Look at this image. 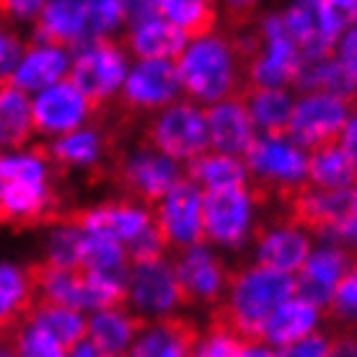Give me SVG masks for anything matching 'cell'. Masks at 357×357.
I'll list each match as a JSON object with an SVG mask.
<instances>
[{
  "label": "cell",
  "mask_w": 357,
  "mask_h": 357,
  "mask_svg": "<svg viewBox=\"0 0 357 357\" xmlns=\"http://www.w3.org/2000/svg\"><path fill=\"white\" fill-rule=\"evenodd\" d=\"M127 293H130V308L148 319L181 305L174 264L166 261V257L135 261L130 280H127Z\"/></svg>",
  "instance_id": "obj_13"
},
{
  "label": "cell",
  "mask_w": 357,
  "mask_h": 357,
  "mask_svg": "<svg viewBox=\"0 0 357 357\" xmlns=\"http://www.w3.org/2000/svg\"><path fill=\"white\" fill-rule=\"evenodd\" d=\"M334 57L340 60V65L344 68L352 83L357 86V24L344 31L340 36V42H337V50H334Z\"/></svg>",
  "instance_id": "obj_38"
},
{
  "label": "cell",
  "mask_w": 357,
  "mask_h": 357,
  "mask_svg": "<svg viewBox=\"0 0 357 357\" xmlns=\"http://www.w3.org/2000/svg\"><path fill=\"white\" fill-rule=\"evenodd\" d=\"M140 145L169 155L174 161L184 163L210 148V135L202 109L189 101H174L145 125Z\"/></svg>",
  "instance_id": "obj_5"
},
{
  "label": "cell",
  "mask_w": 357,
  "mask_h": 357,
  "mask_svg": "<svg viewBox=\"0 0 357 357\" xmlns=\"http://www.w3.org/2000/svg\"><path fill=\"white\" fill-rule=\"evenodd\" d=\"M305 174L308 184L319 189H352L357 184V163L340 143L311 151Z\"/></svg>",
  "instance_id": "obj_27"
},
{
  "label": "cell",
  "mask_w": 357,
  "mask_h": 357,
  "mask_svg": "<svg viewBox=\"0 0 357 357\" xmlns=\"http://www.w3.org/2000/svg\"><path fill=\"white\" fill-rule=\"evenodd\" d=\"M207 122L210 145L220 153H231L241 158L251 140L257 137V127L251 122L249 107L238 93L228 96L223 101H213L207 109H202Z\"/></svg>",
  "instance_id": "obj_17"
},
{
  "label": "cell",
  "mask_w": 357,
  "mask_h": 357,
  "mask_svg": "<svg viewBox=\"0 0 357 357\" xmlns=\"http://www.w3.org/2000/svg\"><path fill=\"white\" fill-rule=\"evenodd\" d=\"M127 16H130V24L135 21H143V18L158 16V8H161V0H125Z\"/></svg>",
  "instance_id": "obj_41"
},
{
  "label": "cell",
  "mask_w": 357,
  "mask_h": 357,
  "mask_svg": "<svg viewBox=\"0 0 357 357\" xmlns=\"http://www.w3.org/2000/svg\"><path fill=\"white\" fill-rule=\"evenodd\" d=\"M238 96L246 101L251 122L261 135L269 137H287L293 98L285 89H267V86H243Z\"/></svg>",
  "instance_id": "obj_24"
},
{
  "label": "cell",
  "mask_w": 357,
  "mask_h": 357,
  "mask_svg": "<svg viewBox=\"0 0 357 357\" xmlns=\"http://www.w3.org/2000/svg\"><path fill=\"white\" fill-rule=\"evenodd\" d=\"M0 189H3V178H0ZM0 225H3V215H0Z\"/></svg>",
  "instance_id": "obj_44"
},
{
  "label": "cell",
  "mask_w": 357,
  "mask_h": 357,
  "mask_svg": "<svg viewBox=\"0 0 357 357\" xmlns=\"http://www.w3.org/2000/svg\"><path fill=\"white\" fill-rule=\"evenodd\" d=\"M218 3L220 0H161L158 16L169 18L189 42L213 34L218 26Z\"/></svg>",
  "instance_id": "obj_28"
},
{
  "label": "cell",
  "mask_w": 357,
  "mask_h": 357,
  "mask_svg": "<svg viewBox=\"0 0 357 357\" xmlns=\"http://www.w3.org/2000/svg\"><path fill=\"white\" fill-rule=\"evenodd\" d=\"M181 176H184V169L178 166V161L153 151L148 145H137V151L122 148L109 161L104 171V184H112L119 197H125L135 205L153 210Z\"/></svg>",
  "instance_id": "obj_3"
},
{
  "label": "cell",
  "mask_w": 357,
  "mask_h": 357,
  "mask_svg": "<svg viewBox=\"0 0 357 357\" xmlns=\"http://www.w3.org/2000/svg\"><path fill=\"white\" fill-rule=\"evenodd\" d=\"M13 355H42V357H57V355H68L65 347L54 340L52 334L36 324L34 319L24 326V331L18 334L16 344H13Z\"/></svg>",
  "instance_id": "obj_35"
},
{
  "label": "cell",
  "mask_w": 357,
  "mask_h": 357,
  "mask_svg": "<svg viewBox=\"0 0 357 357\" xmlns=\"http://www.w3.org/2000/svg\"><path fill=\"white\" fill-rule=\"evenodd\" d=\"M148 316L132 308H104L89 319V342L96 355H127L135 337L148 326Z\"/></svg>",
  "instance_id": "obj_20"
},
{
  "label": "cell",
  "mask_w": 357,
  "mask_h": 357,
  "mask_svg": "<svg viewBox=\"0 0 357 357\" xmlns=\"http://www.w3.org/2000/svg\"><path fill=\"white\" fill-rule=\"evenodd\" d=\"M52 233L47 238L45 259L57 264V267H81L83 243L86 233L73 225H50Z\"/></svg>",
  "instance_id": "obj_34"
},
{
  "label": "cell",
  "mask_w": 357,
  "mask_h": 357,
  "mask_svg": "<svg viewBox=\"0 0 357 357\" xmlns=\"http://www.w3.org/2000/svg\"><path fill=\"white\" fill-rule=\"evenodd\" d=\"M249 187L202 189V225L205 238L220 246H241L251 233Z\"/></svg>",
  "instance_id": "obj_10"
},
{
  "label": "cell",
  "mask_w": 357,
  "mask_h": 357,
  "mask_svg": "<svg viewBox=\"0 0 357 357\" xmlns=\"http://www.w3.org/2000/svg\"><path fill=\"white\" fill-rule=\"evenodd\" d=\"M31 319L36 324H42L54 340L63 344L68 355H73V349L78 347L89 334V321L81 316V308H70V305L63 303L36 301Z\"/></svg>",
  "instance_id": "obj_30"
},
{
  "label": "cell",
  "mask_w": 357,
  "mask_h": 357,
  "mask_svg": "<svg viewBox=\"0 0 357 357\" xmlns=\"http://www.w3.org/2000/svg\"><path fill=\"white\" fill-rule=\"evenodd\" d=\"M83 29H86V0H47L45 8L34 18L31 42L75 50L83 45Z\"/></svg>",
  "instance_id": "obj_19"
},
{
  "label": "cell",
  "mask_w": 357,
  "mask_h": 357,
  "mask_svg": "<svg viewBox=\"0 0 357 357\" xmlns=\"http://www.w3.org/2000/svg\"><path fill=\"white\" fill-rule=\"evenodd\" d=\"M349 114H352L349 104L337 93L305 91V96L293 104L287 140H293L308 153L326 145H337Z\"/></svg>",
  "instance_id": "obj_7"
},
{
  "label": "cell",
  "mask_w": 357,
  "mask_h": 357,
  "mask_svg": "<svg viewBox=\"0 0 357 357\" xmlns=\"http://www.w3.org/2000/svg\"><path fill=\"white\" fill-rule=\"evenodd\" d=\"M184 176L192 178L202 189H223V187H249L246 166L238 155L231 153H199L195 158L184 161Z\"/></svg>",
  "instance_id": "obj_26"
},
{
  "label": "cell",
  "mask_w": 357,
  "mask_h": 357,
  "mask_svg": "<svg viewBox=\"0 0 357 357\" xmlns=\"http://www.w3.org/2000/svg\"><path fill=\"white\" fill-rule=\"evenodd\" d=\"M47 0H0V21H34Z\"/></svg>",
  "instance_id": "obj_40"
},
{
  "label": "cell",
  "mask_w": 357,
  "mask_h": 357,
  "mask_svg": "<svg viewBox=\"0 0 357 357\" xmlns=\"http://www.w3.org/2000/svg\"><path fill=\"white\" fill-rule=\"evenodd\" d=\"M340 241L349 243V246H357V202H355V210H352V215H349V220L344 223V228L340 231Z\"/></svg>",
  "instance_id": "obj_43"
},
{
  "label": "cell",
  "mask_w": 357,
  "mask_h": 357,
  "mask_svg": "<svg viewBox=\"0 0 357 357\" xmlns=\"http://www.w3.org/2000/svg\"><path fill=\"white\" fill-rule=\"evenodd\" d=\"M36 295L26 267L0 261V352L13 355L18 334L34 316Z\"/></svg>",
  "instance_id": "obj_15"
},
{
  "label": "cell",
  "mask_w": 357,
  "mask_h": 357,
  "mask_svg": "<svg viewBox=\"0 0 357 357\" xmlns=\"http://www.w3.org/2000/svg\"><path fill=\"white\" fill-rule=\"evenodd\" d=\"M257 236V264L285 275H298L303 261L311 254V238L308 233L295 228L277 218L275 225H259L254 228Z\"/></svg>",
  "instance_id": "obj_16"
},
{
  "label": "cell",
  "mask_w": 357,
  "mask_h": 357,
  "mask_svg": "<svg viewBox=\"0 0 357 357\" xmlns=\"http://www.w3.org/2000/svg\"><path fill=\"white\" fill-rule=\"evenodd\" d=\"M241 158L254 205H269L272 199L285 205L298 189L308 184V155L301 145L287 137L257 135Z\"/></svg>",
  "instance_id": "obj_2"
},
{
  "label": "cell",
  "mask_w": 357,
  "mask_h": 357,
  "mask_svg": "<svg viewBox=\"0 0 357 357\" xmlns=\"http://www.w3.org/2000/svg\"><path fill=\"white\" fill-rule=\"evenodd\" d=\"M81 267L93 269L98 275H107L112 280H119V282L127 285L130 272H132V259H130V251H127V246L122 241L109 238V236L86 233Z\"/></svg>",
  "instance_id": "obj_29"
},
{
  "label": "cell",
  "mask_w": 357,
  "mask_h": 357,
  "mask_svg": "<svg viewBox=\"0 0 357 357\" xmlns=\"http://www.w3.org/2000/svg\"><path fill=\"white\" fill-rule=\"evenodd\" d=\"M34 135V122H31V101L26 91L6 78L0 81V148H24L29 137Z\"/></svg>",
  "instance_id": "obj_25"
},
{
  "label": "cell",
  "mask_w": 357,
  "mask_h": 357,
  "mask_svg": "<svg viewBox=\"0 0 357 357\" xmlns=\"http://www.w3.org/2000/svg\"><path fill=\"white\" fill-rule=\"evenodd\" d=\"M153 220L166 249L184 251L189 246L207 243L202 225V187L181 176L171 192L153 207Z\"/></svg>",
  "instance_id": "obj_8"
},
{
  "label": "cell",
  "mask_w": 357,
  "mask_h": 357,
  "mask_svg": "<svg viewBox=\"0 0 357 357\" xmlns=\"http://www.w3.org/2000/svg\"><path fill=\"white\" fill-rule=\"evenodd\" d=\"M0 178L3 181H52V166L39 148L29 153H0Z\"/></svg>",
  "instance_id": "obj_33"
},
{
  "label": "cell",
  "mask_w": 357,
  "mask_h": 357,
  "mask_svg": "<svg viewBox=\"0 0 357 357\" xmlns=\"http://www.w3.org/2000/svg\"><path fill=\"white\" fill-rule=\"evenodd\" d=\"M340 145L349 153V158L357 163V112H352L347 119V125L342 130Z\"/></svg>",
  "instance_id": "obj_42"
},
{
  "label": "cell",
  "mask_w": 357,
  "mask_h": 357,
  "mask_svg": "<svg viewBox=\"0 0 357 357\" xmlns=\"http://www.w3.org/2000/svg\"><path fill=\"white\" fill-rule=\"evenodd\" d=\"M125 0H86V29H83V45L96 39L114 36L122 24H127Z\"/></svg>",
  "instance_id": "obj_32"
},
{
  "label": "cell",
  "mask_w": 357,
  "mask_h": 357,
  "mask_svg": "<svg viewBox=\"0 0 357 357\" xmlns=\"http://www.w3.org/2000/svg\"><path fill=\"white\" fill-rule=\"evenodd\" d=\"M349 261H352V254H347L340 246H324L319 251H311L303 267L295 275V295L311 301L321 311L329 303L337 280L347 272Z\"/></svg>",
  "instance_id": "obj_18"
},
{
  "label": "cell",
  "mask_w": 357,
  "mask_h": 357,
  "mask_svg": "<svg viewBox=\"0 0 357 357\" xmlns=\"http://www.w3.org/2000/svg\"><path fill=\"white\" fill-rule=\"evenodd\" d=\"M52 225H73V228H81L83 233L109 236L130 246L153 225V210L119 197L96 207H63Z\"/></svg>",
  "instance_id": "obj_9"
},
{
  "label": "cell",
  "mask_w": 357,
  "mask_h": 357,
  "mask_svg": "<svg viewBox=\"0 0 357 357\" xmlns=\"http://www.w3.org/2000/svg\"><path fill=\"white\" fill-rule=\"evenodd\" d=\"M24 42L16 36V31L0 26V81L10 78V73L16 70L18 60L24 54Z\"/></svg>",
  "instance_id": "obj_36"
},
{
  "label": "cell",
  "mask_w": 357,
  "mask_h": 357,
  "mask_svg": "<svg viewBox=\"0 0 357 357\" xmlns=\"http://www.w3.org/2000/svg\"><path fill=\"white\" fill-rule=\"evenodd\" d=\"M65 78L89 98L91 116L98 114L127 78L125 45L112 36L91 42L75 54V60H70V70Z\"/></svg>",
  "instance_id": "obj_4"
},
{
  "label": "cell",
  "mask_w": 357,
  "mask_h": 357,
  "mask_svg": "<svg viewBox=\"0 0 357 357\" xmlns=\"http://www.w3.org/2000/svg\"><path fill=\"white\" fill-rule=\"evenodd\" d=\"M355 187H357V184H355Z\"/></svg>",
  "instance_id": "obj_45"
},
{
  "label": "cell",
  "mask_w": 357,
  "mask_h": 357,
  "mask_svg": "<svg viewBox=\"0 0 357 357\" xmlns=\"http://www.w3.org/2000/svg\"><path fill=\"white\" fill-rule=\"evenodd\" d=\"M34 132L42 137H60L91 122V104L68 78L39 91L31 101Z\"/></svg>",
  "instance_id": "obj_12"
},
{
  "label": "cell",
  "mask_w": 357,
  "mask_h": 357,
  "mask_svg": "<svg viewBox=\"0 0 357 357\" xmlns=\"http://www.w3.org/2000/svg\"><path fill=\"white\" fill-rule=\"evenodd\" d=\"M187 42L189 39L181 34V29L174 26L169 18L151 16L135 21L122 45L137 60H176Z\"/></svg>",
  "instance_id": "obj_21"
},
{
  "label": "cell",
  "mask_w": 357,
  "mask_h": 357,
  "mask_svg": "<svg viewBox=\"0 0 357 357\" xmlns=\"http://www.w3.org/2000/svg\"><path fill=\"white\" fill-rule=\"evenodd\" d=\"M357 189H319L305 184L295 192L285 205L280 220L295 225L313 236H331L340 238V231L355 210Z\"/></svg>",
  "instance_id": "obj_6"
},
{
  "label": "cell",
  "mask_w": 357,
  "mask_h": 357,
  "mask_svg": "<svg viewBox=\"0 0 357 357\" xmlns=\"http://www.w3.org/2000/svg\"><path fill=\"white\" fill-rule=\"evenodd\" d=\"M202 340V326L187 316H169L161 313L148 321L137 337H135L130 355L137 357H187L197 355Z\"/></svg>",
  "instance_id": "obj_14"
},
{
  "label": "cell",
  "mask_w": 357,
  "mask_h": 357,
  "mask_svg": "<svg viewBox=\"0 0 357 357\" xmlns=\"http://www.w3.org/2000/svg\"><path fill=\"white\" fill-rule=\"evenodd\" d=\"M70 70V54L63 47H54V45H31L24 50L21 60H18L16 70L10 73L8 81L13 86H18L21 91H39L52 86V83L63 81L65 75Z\"/></svg>",
  "instance_id": "obj_23"
},
{
  "label": "cell",
  "mask_w": 357,
  "mask_h": 357,
  "mask_svg": "<svg viewBox=\"0 0 357 357\" xmlns=\"http://www.w3.org/2000/svg\"><path fill=\"white\" fill-rule=\"evenodd\" d=\"M181 91L197 101H223L243 89V70L233 39L225 34H207L195 39L176 57Z\"/></svg>",
  "instance_id": "obj_1"
},
{
  "label": "cell",
  "mask_w": 357,
  "mask_h": 357,
  "mask_svg": "<svg viewBox=\"0 0 357 357\" xmlns=\"http://www.w3.org/2000/svg\"><path fill=\"white\" fill-rule=\"evenodd\" d=\"M321 316L329 321L331 331L357 329V251L352 254L347 272L337 280L329 303L321 308Z\"/></svg>",
  "instance_id": "obj_31"
},
{
  "label": "cell",
  "mask_w": 357,
  "mask_h": 357,
  "mask_svg": "<svg viewBox=\"0 0 357 357\" xmlns=\"http://www.w3.org/2000/svg\"><path fill=\"white\" fill-rule=\"evenodd\" d=\"M282 355H316V357H326V355H334V342L331 337L326 334H319V331L313 329L311 334H305L303 340H298L295 344L282 352Z\"/></svg>",
  "instance_id": "obj_39"
},
{
  "label": "cell",
  "mask_w": 357,
  "mask_h": 357,
  "mask_svg": "<svg viewBox=\"0 0 357 357\" xmlns=\"http://www.w3.org/2000/svg\"><path fill=\"white\" fill-rule=\"evenodd\" d=\"M319 305L305 301L301 295H290L287 301L277 305L275 311L267 316L264 321V340L272 347V352L282 355L290 344L303 340L305 334H311L319 324Z\"/></svg>",
  "instance_id": "obj_22"
},
{
  "label": "cell",
  "mask_w": 357,
  "mask_h": 357,
  "mask_svg": "<svg viewBox=\"0 0 357 357\" xmlns=\"http://www.w3.org/2000/svg\"><path fill=\"white\" fill-rule=\"evenodd\" d=\"M228 272L220 257H215L205 243L189 246L181 251L174 264L178 285V303L181 305H210L218 303L228 285Z\"/></svg>",
  "instance_id": "obj_11"
},
{
  "label": "cell",
  "mask_w": 357,
  "mask_h": 357,
  "mask_svg": "<svg viewBox=\"0 0 357 357\" xmlns=\"http://www.w3.org/2000/svg\"><path fill=\"white\" fill-rule=\"evenodd\" d=\"M257 6L259 0H225V21L233 31H243V29L254 26L257 18Z\"/></svg>",
  "instance_id": "obj_37"
}]
</instances>
